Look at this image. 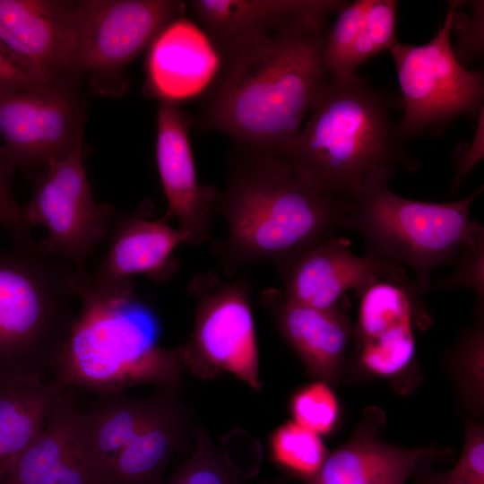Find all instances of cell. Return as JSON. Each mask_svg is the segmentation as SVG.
<instances>
[{
  "label": "cell",
  "instance_id": "cell-1",
  "mask_svg": "<svg viewBox=\"0 0 484 484\" xmlns=\"http://www.w3.org/2000/svg\"><path fill=\"white\" fill-rule=\"evenodd\" d=\"M329 16L300 18L217 46L220 65L201 125L226 134L237 149L280 154L330 75L323 62Z\"/></svg>",
  "mask_w": 484,
  "mask_h": 484
},
{
  "label": "cell",
  "instance_id": "cell-2",
  "mask_svg": "<svg viewBox=\"0 0 484 484\" xmlns=\"http://www.w3.org/2000/svg\"><path fill=\"white\" fill-rule=\"evenodd\" d=\"M280 155L323 192L353 203L417 169L401 127V97L356 73H330Z\"/></svg>",
  "mask_w": 484,
  "mask_h": 484
},
{
  "label": "cell",
  "instance_id": "cell-3",
  "mask_svg": "<svg viewBox=\"0 0 484 484\" xmlns=\"http://www.w3.org/2000/svg\"><path fill=\"white\" fill-rule=\"evenodd\" d=\"M354 205L320 190L278 153L237 149L216 205L228 234L212 248L227 276L258 263L277 269L334 237Z\"/></svg>",
  "mask_w": 484,
  "mask_h": 484
},
{
  "label": "cell",
  "instance_id": "cell-4",
  "mask_svg": "<svg viewBox=\"0 0 484 484\" xmlns=\"http://www.w3.org/2000/svg\"><path fill=\"white\" fill-rule=\"evenodd\" d=\"M75 271L81 307L52 379L61 388L90 393L141 385L178 389L185 369L181 345L160 344V319L137 296L133 280L98 286L86 269Z\"/></svg>",
  "mask_w": 484,
  "mask_h": 484
},
{
  "label": "cell",
  "instance_id": "cell-5",
  "mask_svg": "<svg viewBox=\"0 0 484 484\" xmlns=\"http://www.w3.org/2000/svg\"><path fill=\"white\" fill-rule=\"evenodd\" d=\"M74 297L75 269L38 243L0 250V376L53 371L75 317Z\"/></svg>",
  "mask_w": 484,
  "mask_h": 484
},
{
  "label": "cell",
  "instance_id": "cell-6",
  "mask_svg": "<svg viewBox=\"0 0 484 484\" xmlns=\"http://www.w3.org/2000/svg\"><path fill=\"white\" fill-rule=\"evenodd\" d=\"M482 190L454 202L430 203L400 196L386 186L355 203L341 229L362 237L367 255L410 267L422 296L435 267L454 264L467 245L484 238V228L470 216Z\"/></svg>",
  "mask_w": 484,
  "mask_h": 484
},
{
  "label": "cell",
  "instance_id": "cell-7",
  "mask_svg": "<svg viewBox=\"0 0 484 484\" xmlns=\"http://www.w3.org/2000/svg\"><path fill=\"white\" fill-rule=\"evenodd\" d=\"M451 22L449 7L442 27L428 43L398 41L389 49L402 93L401 127L407 139L436 135L454 118L467 115L477 119L483 112V73L468 70L455 57Z\"/></svg>",
  "mask_w": 484,
  "mask_h": 484
},
{
  "label": "cell",
  "instance_id": "cell-8",
  "mask_svg": "<svg viewBox=\"0 0 484 484\" xmlns=\"http://www.w3.org/2000/svg\"><path fill=\"white\" fill-rule=\"evenodd\" d=\"M178 0H81L71 3L73 48L66 74H86L99 90L122 71L169 23L184 16Z\"/></svg>",
  "mask_w": 484,
  "mask_h": 484
},
{
  "label": "cell",
  "instance_id": "cell-9",
  "mask_svg": "<svg viewBox=\"0 0 484 484\" xmlns=\"http://www.w3.org/2000/svg\"><path fill=\"white\" fill-rule=\"evenodd\" d=\"M188 291L195 301V318L190 338L181 345L185 368L202 378L226 371L261 390L250 281H227L210 272L194 276Z\"/></svg>",
  "mask_w": 484,
  "mask_h": 484
},
{
  "label": "cell",
  "instance_id": "cell-10",
  "mask_svg": "<svg viewBox=\"0 0 484 484\" xmlns=\"http://www.w3.org/2000/svg\"><path fill=\"white\" fill-rule=\"evenodd\" d=\"M82 140L36 177L32 195L22 206L30 229H47L48 237L38 243L40 251L75 270L86 269L108 238L117 214L111 204L93 197L83 165Z\"/></svg>",
  "mask_w": 484,
  "mask_h": 484
},
{
  "label": "cell",
  "instance_id": "cell-11",
  "mask_svg": "<svg viewBox=\"0 0 484 484\" xmlns=\"http://www.w3.org/2000/svg\"><path fill=\"white\" fill-rule=\"evenodd\" d=\"M67 74L0 93V163L13 175L66 157L83 138L86 105Z\"/></svg>",
  "mask_w": 484,
  "mask_h": 484
},
{
  "label": "cell",
  "instance_id": "cell-12",
  "mask_svg": "<svg viewBox=\"0 0 484 484\" xmlns=\"http://www.w3.org/2000/svg\"><path fill=\"white\" fill-rule=\"evenodd\" d=\"M359 298L353 364L374 376L393 377L416 356L414 324H429L421 296L406 272L377 279L355 292Z\"/></svg>",
  "mask_w": 484,
  "mask_h": 484
},
{
  "label": "cell",
  "instance_id": "cell-13",
  "mask_svg": "<svg viewBox=\"0 0 484 484\" xmlns=\"http://www.w3.org/2000/svg\"><path fill=\"white\" fill-rule=\"evenodd\" d=\"M189 128L177 103L160 101L155 158L168 202L166 213L177 218L179 228L188 234L187 245L196 246L211 240L219 191L197 180Z\"/></svg>",
  "mask_w": 484,
  "mask_h": 484
},
{
  "label": "cell",
  "instance_id": "cell-14",
  "mask_svg": "<svg viewBox=\"0 0 484 484\" xmlns=\"http://www.w3.org/2000/svg\"><path fill=\"white\" fill-rule=\"evenodd\" d=\"M154 206L144 200L134 212L117 214L107 250L92 272L91 281L108 286L133 280L136 274L160 283L168 282L177 272L174 251L188 242V234L168 222L166 213L152 219Z\"/></svg>",
  "mask_w": 484,
  "mask_h": 484
},
{
  "label": "cell",
  "instance_id": "cell-15",
  "mask_svg": "<svg viewBox=\"0 0 484 484\" xmlns=\"http://www.w3.org/2000/svg\"><path fill=\"white\" fill-rule=\"evenodd\" d=\"M277 271L283 282L281 291L288 299L307 307L329 308L348 290L357 292L377 279L405 270L388 260L357 255L348 238L334 236Z\"/></svg>",
  "mask_w": 484,
  "mask_h": 484
},
{
  "label": "cell",
  "instance_id": "cell-16",
  "mask_svg": "<svg viewBox=\"0 0 484 484\" xmlns=\"http://www.w3.org/2000/svg\"><path fill=\"white\" fill-rule=\"evenodd\" d=\"M72 1L0 0V45L39 81L66 74Z\"/></svg>",
  "mask_w": 484,
  "mask_h": 484
},
{
  "label": "cell",
  "instance_id": "cell-17",
  "mask_svg": "<svg viewBox=\"0 0 484 484\" xmlns=\"http://www.w3.org/2000/svg\"><path fill=\"white\" fill-rule=\"evenodd\" d=\"M260 300L307 373L318 381L336 384L353 331L347 297L332 307L315 308L295 303L281 290L270 288L262 290Z\"/></svg>",
  "mask_w": 484,
  "mask_h": 484
},
{
  "label": "cell",
  "instance_id": "cell-18",
  "mask_svg": "<svg viewBox=\"0 0 484 484\" xmlns=\"http://www.w3.org/2000/svg\"><path fill=\"white\" fill-rule=\"evenodd\" d=\"M385 417L376 406L364 410L350 437L328 454L307 484H406L426 461L447 451L434 446L404 448L382 441Z\"/></svg>",
  "mask_w": 484,
  "mask_h": 484
},
{
  "label": "cell",
  "instance_id": "cell-19",
  "mask_svg": "<svg viewBox=\"0 0 484 484\" xmlns=\"http://www.w3.org/2000/svg\"><path fill=\"white\" fill-rule=\"evenodd\" d=\"M220 65L214 43L183 16L164 27L150 44L144 91L160 101L192 99L211 86Z\"/></svg>",
  "mask_w": 484,
  "mask_h": 484
},
{
  "label": "cell",
  "instance_id": "cell-20",
  "mask_svg": "<svg viewBox=\"0 0 484 484\" xmlns=\"http://www.w3.org/2000/svg\"><path fill=\"white\" fill-rule=\"evenodd\" d=\"M63 390L80 450L101 482L109 484L116 458L153 411L159 391L143 398L132 397L124 391H81L85 396L82 402L73 388Z\"/></svg>",
  "mask_w": 484,
  "mask_h": 484
},
{
  "label": "cell",
  "instance_id": "cell-21",
  "mask_svg": "<svg viewBox=\"0 0 484 484\" xmlns=\"http://www.w3.org/2000/svg\"><path fill=\"white\" fill-rule=\"evenodd\" d=\"M0 484H103L79 448L63 390L41 433Z\"/></svg>",
  "mask_w": 484,
  "mask_h": 484
},
{
  "label": "cell",
  "instance_id": "cell-22",
  "mask_svg": "<svg viewBox=\"0 0 484 484\" xmlns=\"http://www.w3.org/2000/svg\"><path fill=\"white\" fill-rule=\"evenodd\" d=\"M177 388H160L158 402L116 458L109 484H162L165 469L181 443L188 413Z\"/></svg>",
  "mask_w": 484,
  "mask_h": 484
},
{
  "label": "cell",
  "instance_id": "cell-23",
  "mask_svg": "<svg viewBox=\"0 0 484 484\" xmlns=\"http://www.w3.org/2000/svg\"><path fill=\"white\" fill-rule=\"evenodd\" d=\"M343 0H192L189 5L206 34L220 46L266 32L300 18L338 13Z\"/></svg>",
  "mask_w": 484,
  "mask_h": 484
},
{
  "label": "cell",
  "instance_id": "cell-24",
  "mask_svg": "<svg viewBox=\"0 0 484 484\" xmlns=\"http://www.w3.org/2000/svg\"><path fill=\"white\" fill-rule=\"evenodd\" d=\"M61 390L53 379L0 376V480L39 436Z\"/></svg>",
  "mask_w": 484,
  "mask_h": 484
},
{
  "label": "cell",
  "instance_id": "cell-25",
  "mask_svg": "<svg viewBox=\"0 0 484 484\" xmlns=\"http://www.w3.org/2000/svg\"><path fill=\"white\" fill-rule=\"evenodd\" d=\"M270 460L285 475L307 484L324 464L328 451L320 436L288 421L276 428L268 439Z\"/></svg>",
  "mask_w": 484,
  "mask_h": 484
},
{
  "label": "cell",
  "instance_id": "cell-26",
  "mask_svg": "<svg viewBox=\"0 0 484 484\" xmlns=\"http://www.w3.org/2000/svg\"><path fill=\"white\" fill-rule=\"evenodd\" d=\"M194 454L177 466L162 484H245L247 476L231 455L229 436L223 438L220 449L200 425L194 428Z\"/></svg>",
  "mask_w": 484,
  "mask_h": 484
},
{
  "label": "cell",
  "instance_id": "cell-27",
  "mask_svg": "<svg viewBox=\"0 0 484 484\" xmlns=\"http://www.w3.org/2000/svg\"><path fill=\"white\" fill-rule=\"evenodd\" d=\"M397 8L396 0L372 1L365 23L338 75L355 73L367 59L389 50L399 41L396 36Z\"/></svg>",
  "mask_w": 484,
  "mask_h": 484
},
{
  "label": "cell",
  "instance_id": "cell-28",
  "mask_svg": "<svg viewBox=\"0 0 484 484\" xmlns=\"http://www.w3.org/2000/svg\"><path fill=\"white\" fill-rule=\"evenodd\" d=\"M484 303L476 302L475 321L465 330L453 351L449 362L457 370L456 382L464 398L476 404L478 411L482 402V367L484 345Z\"/></svg>",
  "mask_w": 484,
  "mask_h": 484
},
{
  "label": "cell",
  "instance_id": "cell-29",
  "mask_svg": "<svg viewBox=\"0 0 484 484\" xmlns=\"http://www.w3.org/2000/svg\"><path fill=\"white\" fill-rule=\"evenodd\" d=\"M465 443L457 463L448 471L436 472L428 460L411 477L414 484H484V430L479 422L465 419Z\"/></svg>",
  "mask_w": 484,
  "mask_h": 484
},
{
  "label": "cell",
  "instance_id": "cell-30",
  "mask_svg": "<svg viewBox=\"0 0 484 484\" xmlns=\"http://www.w3.org/2000/svg\"><path fill=\"white\" fill-rule=\"evenodd\" d=\"M293 421L319 435L328 436L340 418L338 399L328 384L315 381L298 388L289 401Z\"/></svg>",
  "mask_w": 484,
  "mask_h": 484
},
{
  "label": "cell",
  "instance_id": "cell-31",
  "mask_svg": "<svg viewBox=\"0 0 484 484\" xmlns=\"http://www.w3.org/2000/svg\"><path fill=\"white\" fill-rule=\"evenodd\" d=\"M373 0L348 2L337 13L329 29L323 52V62L330 73L340 74L360 32Z\"/></svg>",
  "mask_w": 484,
  "mask_h": 484
},
{
  "label": "cell",
  "instance_id": "cell-32",
  "mask_svg": "<svg viewBox=\"0 0 484 484\" xmlns=\"http://www.w3.org/2000/svg\"><path fill=\"white\" fill-rule=\"evenodd\" d=\"M452 8L451 33L455 36L452 46L457 60L464 65L480 57L484 47L483 1H471V12L465 13L457 6V1H449Z\"/></svg>",
  "mask_w": 484,
  "mask_h": 484
},
{
  "label": "cell",
  "instance_id": "cell-33",
  "mask_svg": "<svg viewBox=\"0 0 484 484\" xmlns=\"http://www.w3.org/2000/svg\"><path fill=\"white\" fill-rule=\"evenodd\" d=\"M454 271L436 281L442 289H467L475 293L477 302L484 303V238L467 245L460 253Z\"/></svg>",
  "mask_w": 484,
  "mask_h": 484
},
{
  "label": "cell",
  "instance_id": "cell-34",
  "mask_svg": "<svg viewBox=\"0 0 484 484\" xmlns=\"http://www.w3.org/2000/svg\"><path fill=\"white\" fill-rule=\"evenodd\" d=\"M0 163V226L13 238V245L33 242L30 228L26 222L23 207L18 203L10 187V177Z\"/></svg>",
  "mask_w": 484,
  "mask_h": 484
},
{
  "label": "cell",
  "instance_id": "cell-35",
  "mask_svg": "<svg viewBox=\"0 0 484 484\" xmlns=\"http://www.w3.org/2000/svg\"><path fill=\"white\" fill-rule=\"evenodd\" d=\"M483 112L477 118L474 137L470 143L457 148L455 157L456 171L451 184V193L462 184L474 167L483 159Z\"/></svg>",
  "mask_w": 484,
  "mask_h": 484
},
{
  "label": "cell",
  "instance_id": "cell-36",
  "mask_svg": "<svg viewBox=\"0 0 484 484\" xmlns=\"http://www.w3.org/2000/svg\"><path fill=\"white\" fill-rule=\"evenodd\" d=\"M44 82L20 65L0 45V93L27 88Z\"/></svg>",
  "mask_w": 484,
  "mask_h": 484
}]
</instances>
